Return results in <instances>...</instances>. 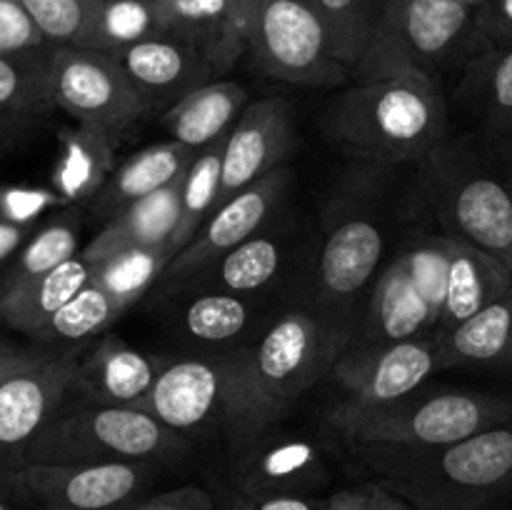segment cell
<instances>
[{"label":"cell","mask_w":512,"mask_h":510,"mask_svg":"<svg viewBox=\"0 0 512 510\" xmlns=\"http://www.w3.org/2000/svg\"><path fill=\"white\" fill-rule=\"evenodd\" d=\"M350 335V328L310 310L278 315L258 343L235 350L225 430L243 445L268 433L300 395L333 375Z\"/></svg>","instance_id":"cell-1"},{"label":"cell","mask_w":512,"mask_h":510,"mask_svg":"<svg viewBox=\"0 0 512 510\" xmlns=\"http://www.w3.org/2000/svg\"><path fill=\"white\" fill-rule=\"evenodd\" d=\"M325 133L360 163L420 165L450 138L448 108L435 80H363L330 105Z\"/></svg>","instance_id":"cell-2"},{"label":"cell","mask_w":512,"mask_h":510,"mask_svg":"<svg viewBox=\"0 0 512 510\" xmlns=\"http://www.w3.org/2000/svg\"><path fill=\"white\" fill-rule=\"evenodd\" d=\"M413 510H485L512 490V423L425 450L365 453Z\"/></svg>","instance_id":"cell-3"},{"label":"cell","mask_w":512,"mask_h":510,"mask_svg":"<svg viewBox=\"0 0 512 510\" xmlns=\"http://www.w3.org/2000/svg\"><path fill=\"white\" fill-rule=\"evenodd\" d=\"M420 170L425 198L448 238L475 245L512 270V170L473 133L445 140Z\"/></svg>","instance_id":"cell-4"},{"label":"cell","mask_w":512,"mask_h":510,"mask_svg":"<svg viewBox=\"0 0 512 510\" xmlns=\"http://www.w3.org/2000/svg\"><path fill=\"white\" fill-rule=\"evenodd\" d=\"M485 50L468 0H390L350 75L363 80L425 78Z\"/></svg>","instance_id":"cell-5"},{"label":"cell","mask_w":512,"mask_h":510,"mask_svg":"<svg viewBox=\"0 0 512 510\" xmlns=\"http://www.w3.org/2000/svg\"><path fill=\"white\" fill-rule=\"evenodd\" d=\"M330 425L363 453L425 450L468 440L483 430L512 423V398L448 390L430 398H408L380 408L338 405Z\"/></svg>","instance_id":"cell-6"},{"label":"cell","mask_w":512,"mask_h":510,"mask_svg":"<svg viewBox=\"0 0 512 510\" xmlns=\"http://www.w3.org/2000/svg\"><path fill=\"white\" fill-rule=\"evenodd\" d=\"M183 435L165 428L145 408L80 403L55 418L30 440L20 465L163 463L178 458Z\"/></svg>","instance_id":"cell-7"},{"label":"cell","mask_w":512,"mask_h":510,"mask_svg":"<svg viewBox=\"0 0 512 510\" xmlns=\"http://www.w3.org/2000/svg\"><path fill=\"white\" fill-rule=\"evenodd\" d=\"M248 53L268 78L293 85H338L350 70L335 58L320 0H258Z\"/></svg>","instance_id":"cell-8"},{"label":"cell","mask_w":512,"mask_h":510,"mask_svg":"<svg viewBox=\"0 0 512 510\" xmlns=\"http://www.w3.org/2000/svg\"><path fill=\"white\" fill-rule=\"evenodd\" d=\"M50 85L58 108L78 125L105 135L110 143L150 115L118 60L108 53L78 45L50 48Z\"/></svg>","instance_id":"cell-9"},{"label":"cell","mask_w":512,"mask_h":510,"mask_svg":"<svg viewBox=\"0 0 512 510\" xmlns=\"http://www.w3.org/2000/svg\"><path fill=\"white\" fill-rule=\"evenodd\" d=\"M15 470L25 495L43 510H130L148 495L155 463L20 465Z\"/></svg>","instance_id":"cell-10"},{"label":"cell","mask_w":512,"mask_h":510,"mask_svg":"<svg viewBox=\"0 0 512 510\" xmlns=\"http://www.w3.org/2000/svg\"><path fill=\"white\" fill-rule=\"evenodd\" d=\"M440 368V335L430 333L375 348L345 350L335 363L333 378L345 393L340 405L380 408L413 395Z\"/></svg>","instance_id":"cell-11"},{"label":"cell","mask_w":512,"mask_h":510,"mask_svg":"<svg viewBox=\"0 0 512 510\" xmlns=\"http://www.w3.org/2000/svg\"><path fill=\"white\" fill-rule=\"evenodd\" d=\"M78 363L73 353L35 355L0 383V468H20L30 440L68 400Z\"/></svg>","instance_id":"cell-12"},{"label":"cell","mask_w":512,"mask_h":510,"mask_svg":"<svg viewBox=\"0 0 512 510\" xmlns=\"http://www.w3.org/2000/svg\"><path fill=\"white\" fill-rule=\"evenodd\" d=\"M383 255L385 230L378 215L350 210L330 220L315 265V280L323 298L320 315L350 328L343 313L353 308L370 280L378 275Z\"/></svg>","instance_id":"cell-13"},{"label":"cell","mask_w":512,"mask_h":510,"mask_svg":"<svg viewBox=\"0 0 512 510\" xmlns=\"http://www.w3.org/2000/svg\"><path fill=\"white\" fill-rule=\"evenodd\" d=\"M235 350L213 358H183L165 365L143 408L180 435L208 423H228L233 403Z\"/></svg>","instance_id":"cell-14"},{"label":"cell","mask_w":512,"mask_h":510,"mask_svg":"<svg viewBox=\"0 0 512 510\" xmlns=\"http://www.w3.org/2000/svg\"><path fill=\"white\" fill-rule=\"evenodd\" d=\"M288 180L290 170L283 165V168L273 170L270 175L260 178L258 183L240 190L228 203L220 205L210 215L208 223L200 228V233L170 260V265L165 268L163 283L185 285L195 275L203 273L208 265H213L215 260H220L230 250L238 248L240 243L258 235V230L263 228L265 220L270 218L275 205L283 198L285 188H288Z\"/></svg>","instance_id":"cell-15"},{"label":"cell","mask_w":512,"mask_h":510,"mask_svg":"<svg viewBox=\"0 0 512 510\" xmlns=\"http://www.w3.org/2000/svg\"><path fill=\"white\" fill-rule=\"evenodd\" d=\"M113 58L118 60L150 113L155 110L168 113L173 105L203 85L213 83L215 75H220L215 65L193 45L165 33L128 45Z\"/></svg>","instance_id":"cell-16"},{"label":"cell","mask_w":512,"mask_h":510,"mask_svg":"<svg viewBox=\"0 0 512 510\" xmlns=\"http://www.w3.org/2000/svg\"><path fill=\"white\" fill-rule=\"evenodd\" d=\"M290 148L293 125L288 105L280 98H263L248 105L225 140L218 208L248 185L283 168Z\"/></svg>","instance_id":"cell-17"},{"label":"cell","mask_w":512,"mask_h":510,"mask_svg":"<svg viewBox=\"0 0 512 510\" xmlns=\"http://www.w3.org/2000/svg\"><path fill=\"white\" fill-rule=\"evenodd\" d=\"M325 480L323 450L298 435H260L233 468L238 495H313Z\"/></svg>","instance_id":"cell-18"},{"label":"cell","mask_w":512,"mask_h":510,"mask_svg":"<svg viewBox=\"0 0 512 510\" xmlns=\"http://www.w3.org/2000/svg\"><path fill=\"white\" fill-rule=\"evenodd\" d=\"M458 98L475 128L470 133L512 170V48H485L460 73Z\"/></svg>","instance_id":"cell-19"},{"label":"cell","mask_w":512,"mask_h":510,"mask_svg":"<svg viewBox=\"0 0 512 510\" xmlns=\"http://www.w3.org/2000/svg\"><path fill=\"white\" fill-rule=\"evenodd\" d=\"M440 320V300L425 293L413 258L405 255L390 265L378 280L375 298L370 303L368 330L360 338H350L348 348H375L408 338H423L433 333Z\"/></svg>","instance_id":"cell-20"},{"label":"cell","mask_w":512,"mask_h":510,"mask_svg":"<svg viewBox=\"0 0 512 510\" xmlns=\"http://www.w3.org/2000/svg\"><path fill=\"white\" fill-rule=\"evenodd\" d=\"M165 365L123 340L103 338L78 363L70 395H80L83 403L143 408Z\"/></svg>","instance_id":"cell-21"},{"label":"cell","mask_w":512,"mask_h":510,"mask_svg":"<svg viewBox=\"0 0 512 510\" xmlns=\"http://www.w3.org/2000/svg\"><path fill=\"white\" fill-rule=\"evenodd\" d=\"M443 255L440 333L458 328L512 288V270L503 260L455 238L438 240Z\"/></svg>","instance_id":"cell-22"},{"label":"cell","mask_w":512,"mask_h":510,"mask_svg":"<svg viewBox=\"0 0 512 510\" xmlns=\"http://www.w3.org/2000/svg\"><path fill=\"white\" fill-rule=\"evenodd\" d=\"M165 35L193 45L225 73L248 50V33L230 10L228 0H155Z\"/></svg>","instance_id":"cell-23"},{"label":"cell","mask_w":512,"mask_h":510,"mask_svg":"<svg viewBox=\"0 0 512 510\" xmlns=\"http://www.w3.org/2000/svg\"><path fill=\"white\" fill-rule=\"evenodd\" d=\"M180 188H183V178L115 213L80 255L90 265H95L98 260L110 258L120 250L150 248V245L165 243L173 245L180 218Z\"/></svg>","instance_id":"cell-24"},{"label":"cell","mask_w":512,"mask_h":510,"mask_svg":"<svg viewBox=\"0 0 512 510\" xmlns=\"http://www.w3.org/2000/svg\"><path fill=\"white\" fill-rule=\"evenodd\" d=\"M195 153L198 150L185 148V145L175 143V140L140 150L133 158L125 160L123 165H118L108 175V180L100 185L98 193L93 195L95 213L110 220L115 213L128 208L135 200L175 183L190 168Z\"/></svg>","instance_id":"cell-25"},{"label":"cell","mask_w":512,"mask_h":510,"mask_svg":"<svg viewBox=\"0 0 512 510\" xmlns=\"http://www.w3.org/2000/svg\"><path fill=\"white\" fill-rule=\"evenodd\" d=\"M90 275L93 265L78 253L50 273L5 290L0 293V323L35 338L53 315L90 283Z\"/></svg>","instance_id":"cell-26"},{"label":"cell","mask_w":512,"mask_h":510,"mask_svg":"<svg viewBox=\"0 0 512 510\" xmlns=\"http://www.w3.org/2000/svg\"><path fill=\"white\" fill-rule=\"evenodd\" d=\"M248 90L235 80H213L178 105L163 113L170 140L190 150H203L220 138H228L245 110Z\"/></svg>","instance_id":"cell-27"},{"label":"cell","mask_w":512,"mask_h":510,"mask_svg":"<svg viewBox=\"0 0 512 510\" xmlns=\"http://www.w3.org/2000/svg\"><path fill=\"white\" fill-rule=\"evenodd\" d=\"M438 335L443 368L473 365L512 370V288L458 328Z\"/></svg>","instance_id":"cell-28"},{"label":"cell","mask_w":512,"mask_h":510,"mask_svg":"<svg viewBox=\"0 0 512 510\" xmlns=\"http://www.w3.org/2000/svg\"><path fill=\"white\" fill-rule=\"evenodd\" d=\"M285 250L278 238L270 235H253L250 240L240 243L213 265L188 280V288L198 290H228V293L248 295L258 293L265 285L278 278L283 268Z\"/></svg>","instance_id":"cell-29"},{"label":"cell","mask_w":512,"mask_h":510,"mask_svg":"<svg viewBox=\"0 0 512 510\" xmlns=\"http://www.w3.org/2000/svg\"><path fill=\"white\" fill-rule=\"evenodd\" d=\"M175 258L173 245H150V248H128L93 265L90 283L108 293L120 308H130L143 298L158 280H163L165 268Z\"/></svg>","instance_id":"cell-30"},{"label":"cell","mask_w":512,"mask_h":510,"mask_svg":"<svg viewBox=\"0 0 512 510\" xmlns=\"http://www.w3.org/2000/svg\"><path fill=\"white\" fill-rule=\"evenodd\" d=\"M225 140L228 138H220L210 143L208 148L198 150L190 168L185 170L183 188H180V218L173 235L175 255L200 233L210 215L218 210Z\"/></svg>","instance_id":"cell-31"},{"label":"cell","mask_w":512,"mask_h":510,"mask_svg":"<svg viewBox=\"0 0 512 510\" xmlns=\"http://www.w3.org/2000/svg\"><path fill=\"white\" fill-rule=\"evenodd\" d=\"M50 48L0 53V115L25 118L55 105L50 85Z\"/></svg>","instance_id":"cell-32"},{"label":"cell","mask_w":512,"mask_h":510,"mask_svg":"<svg viewBox=\"0 0 512 510\" xmlns=\"http://www.w3.org/2000/svg\"><path fill=\"white\" fill-rule=\"evenodd\" d=\"M160 33L163 25L155 0H98L83 48L115 55Z\"/></svg>","instance_id":"cell-33"},{"label":"cell","mask_w":512,"mask_h":510,"mask_svg":"<svg viewBox=\"0 0 512 510\" xmlns=\"http://www.w3.org/2000/svg\"><path fill=\"white\" fill-rule=\"evenodd\" d=\"M188 338L198 343H230L248 330L253 320V305L245 295L228 290H198L185 300L178 313Z\"/></svg>","instance_id":"cell-34"},{"label":"cell","mask_w":512,"mask_h":510,"mask_svg":"<svg viewBox=\"0 0 512 510\" xmlns=\"http://www.w3.org/2000/svg\"><path fill=\"white\" fill-rule=\"evenodd\" d=\"M78 243L80 223L75 218H60L48 223L45 228H40L18 250L10 268L3 273V278H0V293L18 288V285L40 278V275L50 273L58 265H63L65 260L78 255Z\"/></svg>","instance_id":"cell-35"},{"label":"cell","mask_w":512,"mask_h":510,"mask_svg":"<svg viewBox=\"0 0 512 510\" xmlns=\"http://www.w3.org/2000/svg\"><path fill=\"white\" fill-rule=\"evenodd\" d=\"M388 3L390 0H320L333 53L348 70L355 68L368 48Z\"/></svg>","instance_id":"cell-36"},{"label":"cell","mask_w":512,"mask_h":510,"mask_svg":"<svg viewBox=\"0 0 512 510\" xmlns=\"http://www.w3.org/2000/svg\"><path fill=\"white\" fill-rule=\"evenodd\" d=\"M125 310L98 285L88 283L73 300L53 315L48 325L35 335L40 343H78L103 333Z\"/></svg>","instance_id":"cell-37"},{"label":"cell","mask_w":512,"mask_h":510,"mask_svg":"<svg viewBox=\"0 0 512 510\" xmlns=\"http://www.w3.org/2000/svg\"><path fill=\"white\" fill-rule=\"evenodd\" d=\"M110 143L105 135L80 125L75 138L70 140V153L65 158L63 170H60V185L65 195H83L98 193L100 185L108 180L110 165Z\"/></svg>","instance_id":"cell-38"},{"label":"cell","mask_w":512,"mask_h":510,"mask_svg":"<svg viewBox=\"0 0 512 510\" xmlns=\"http://www.w3.org/2000/svg\"><path fill=\"white\" fill-rule=\"evenodd\" d=\"M50 45L83 48L98 0H20Z\"/></svg>","instance_id":"cell-39"},{"label":"cell","mask_w":512,"mask_h":510,"mask_svg":"<svg viewBox=\"0 0 512 510\" xmlns=\"http://www.w3.org/2000/svg\"><path fill=\"white\" fill-rule=\"evenodd\" d=\"M50 45L20 0H0V53H23Z\"/></svg>","instance_id":"cell-40"},{"label":"cell","mask_w":512,"mask_h":510,"mask_svg":"<svg viewBox=\"0 0 512 510\" xmlns=\"http://www.w3.org/2000/svg\"><path fill=\"white\" fill-rule=\"evenodd\" d=\"M325 510H413V505L380 480L335 490Z\"/></svg>","instance_id":"cell-41"},{"label":"cell","mask_w":512,"mask_h":510,"mask_svg":"<svg viewBox=\"0 0 512 510\" xmlns=\"http://www.w3.org/2000/svg\"><path fill=\"white\" fill-rule=\"evenodd\" d=\"M475 30L485 48H512V0H478Z\"/></svg>","instance_id":"cell-42"},{"label":"cell","mask_w":512,"mask_h":510,"mask_svg":"<svg viewBox=\"0 0 512 510\" xmlns=\"http://www.w3.org/2000/svg\"><path fill=\"white\" fill-rule=\"evenodd\" d=\"M130 510H215V503L203 488L185 485V488L145 495Z\"/></svg>","instance_id":"cell-43"},{"label":"cell","mask_w":512,"mask_h":510,"mask_svg":"<svg viewBox=\"0 0 512 510\" xmlns=\"http://www.w3.org/2000/svg\"><path fill=\"white\" fill-rule=\"evenodd\" d=\"M328 498L315 495H238L230 510H325Z\"/></svg>","instance_id":"cell-44"},{"label":"cell","mask_w":512,"mask_h":510,"mask_svg":"<svg viewBox=\"0 0 512 510\" xmlns=\"http://www.w3.org/2000/svg\"><path fill=\"white\" fill-rule=\"evenodd\" d=\"M53 200L55 195L43 193V190H8L0 195V218L20 223L23 218H33Z\"/></svg>","instance_id":"cell-45"},{"label":"cell","mask_w":512,"mask_h":510,"mask_svg":"<svg viewBox=\"0 0 512 510\" xmlns=\"http://www.w3.org/2000/svg\"><path fill=\"white\" fill-rule=\"evenodd\" d=\"M28 238V228L23 223H13L8 218H0V265L8 263Z\"/></svg>","instance_id":"cell-46"},{"label":"cell","mask_w":512,"mask_h":510,"mask_svg":"<svg viewBox=\"0 0 512 510\" xmlns=\"http://www.w3.org/2000/svg\"><path fill=\"white\" fill-rule=\"evenodd\" d=\"M35 355L38 353H28V350H20V348H13V345L0 343V383H3L8 375H13L15 370L28 365Z\"/></svg>","instance_id":"cell-47"},{"label":"cell","mask_w":512,"mask_h":510,"mask_svg":"<svg viewBox=\"0 0 512 510\" xmlns=\"http://www.w3.org/2000/svg\"><path fill=\"white\" fill-rule=\"evenodd\" d=\"M25 490L20 488L18 478H15V470L0 468V510H18L15 508V498Z\"/></svg>","instance_id":"cell-48"},{"label":"cell","mask_w":512,"mask_h":510,"mask_svg":"<svg viewBox=\"0 0 512 510\" xmlns=\"http://www.w3.org/2000/svg\"><path fill=\"white\" fill-rule=\"evenodd\" d=\"M230 3V10H233V15L238 18V23L243 25L245 33H248V23H250V13H253L255 3L258 0H228Z\"/></svg>","instance_id":"cell-49"},{"label":"cell","mask_w":512,"mask_h":510,"mask_svg":"<svg viewBox=\"0 0 512 510\" xmlns=\"http://www.w3.org/2000/svg\"><path fill=\"white\" fill-rule=\"evenodd\" d=\"M15 120H18V118H10V115H0V138H3V135H8L10 130L15 128Z\"/></svg>","instance_id":"cell-50"},{"label":"cell","mask_w":512,"mask_h":510,"mask_svg":"<svg viewBox=\"0 0 512 510\" xmlns=\"http://www.w3.org/2000/svg\"><path fill=\"white\" fill-rule=\"evenodd\" d=\"M468 3H473V5H475V3H478V0H468Z\"/></svg>","instance_id":"cell-51"},{"label":"cell","mask_w":512,"mask_h":510,"mask_svg":"<svg viewBox=\"0 0 512 510\" xmlns=\"http://www.w3.org/2000/svg\"><path fill=\"white\" fill-rule=\"evenodd\" d=\"M485 510H493V508H485Z\"/></svg>","instance_id":"cell-52"}]
</instances>
